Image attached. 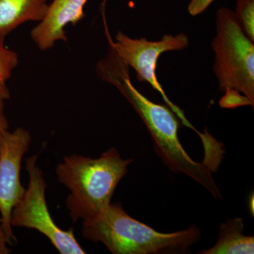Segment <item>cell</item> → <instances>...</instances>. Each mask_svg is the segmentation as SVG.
<instances>
[{
    "label": "cell",
    "mask_w": 254,
    "mask_h": 254,
    "mask_svg": "<svg viewBox=\"0 0 254 254\" xmlns=\"http://www.w3.org/2000/svg\"><path fill=\"white\" fill-rule=\"evenodd\" d=\"M215 0H190L188 6L189 13L195 16L202 14Z\"/></svg>",
    "instance_id": "obj_14"
},
{
    "label": "cell",
    "mask_w": 254,
    "mask_h": 254,
    "mask_svg": "<svg viewBox=\"0 0 254 254\" xmlns=\"http://www.w3.org/2000/svg\"><path fill=\"white\" fill-rule=\"evenodd\" d=\"M88 0H53L49 3L44 18L31 32L35 44L47 51L58 41H67L65 28L71 23L76 26L86 16L85 5Z\"/></svg>",
    "instance_id": "obj_8"
},
{
    "label": "cell",
    "mask_w": 254,
    "mask_h": 254,
    "mask_svg": "<svg viewBox=\"0 0 254 254\" xmlns=\"http://www.w3.org/2000/svg\"><path fill=\"white\" fill-rule=\"evenodd\" d=\"M243 219L237 218L221 224L218 242L201 254H253L254 237L244 235Z\"/></svg>",
    "instance_id": "obj_10"
},
{
    "label": "cell",
    "mask_w": 254,
    "mask_h": 254,
    "mask_svg": "<svg viewBox=\"0 0 254 254\" xmlns=\"http://www.w3.org/2000/svg\"><path fill=\"white\" fill-rule=\"evenodd\" d=\"M18 64L17 53L6 48L4 42L0 41V98L6 100L10 98L7 81Z\"/></svg>",
    "instance_id": "obj_11"
},
{
    "label": "cell",
    "mask_w": 254,
    "mask_h": 254,
    "mask_svg": "<svg viewBox=\"0 0 254 254\" xmlns=\"http://www.w3.org/2000/svg\"><path fill=\"white\" fill-rule=\"evenodd\" d=\"M225 95L222 97L220 100V105L222 108H235L240 106H247L252 105L247 97L241 93L240 92L233 88H227L224 91Z\"/></svg>",
    "instance_id": "obj_13"
},
{
    "label": "cell",
    "mask_w": 254,
    "mask_h": 254,
    "mask_svg": "<svg viewBox=\"0 0 254 254\" xmlns=\"http://www.w3.org/2000/svg\"><path fill=\"white\" fill-rule=\"evenodd\" d=\"M234 13L242 31L254 41V0H237Z\"/></svg>",
    "instance_id": "obj_12"
},
{
    "label": "cell",
    "mask_w": 254,
    "mask_h": 254,
    "mask_svg": "<svg viewBox=\"0 0 254 254\" xmlns=\"http://www.w3.org/2000/svg\"><path fill=\"white\" fill-rule=\"evenodd\" d=\"M50 0H0V41L18 26L44 18Z\"/></svg>",
    "instance_id": "obj_9"
},
{
    "label": "cell",
    "mask_w": 254,
    "mask_h": 254,
    "mask_svg": "<svg viewBox=\"0 0 254 254\" xmlns=\"http://www.w3.org/2000/svg\"><path fill=\"white\" fill-rule=\"evenodd\" d=\"M4 99L0 98V134L9 128V123L4 113Z\"/></svg>",
    "instance_id": "obj_15"
},
{
    "label": "cell",
    "mask_w": 254,
    "mask_h": 254,
    "mask_svg": "<svg viewBox=\"0 0 254 254\" xmlns=\"http://www.w3.org/2000/svg\"><path fill=\"white\" fill-rule=\"evenodd\" d=\"M86 240L101 242L114 254L184 253L200 239L199 229L192 226L173 233H160L125 211L121 203L83 220Z\"/></svg>",
    "instance_id": "obj_1"
},
{
    "label": "cell",
    "mask_w": 254,
    "mask_h": 254,
    "mask_svg": "<svg viewBox=\"0 0 254 254\" xmlns=\"http://www.w3.org/2000/svg\"><path fill=\"white\" fill-rule=\"evenodd\" d=\"M213 71L220 90L233 88L254 105V41L242 31L235 13L226 7L217 11Z\"/></svg>",
    "instance_id": "obj_4"
},
{
    "label": "cell",
    "mask_w": 254,
    "mask_h": 254,
    "mask_svg": "<svg viewBox=\"0 0 254 254\" xmlns=\"http://www.w3.org/2000/svg\"><path fill=\"white\" fill-rule=\"evenodd\" d=\"M105 24L110 46L128 67L135 70L138 81L149 83L161 95L168 108L178 117L182 123L201 136L202 133L196 131L190 125L184 112L169 99L156 76L157 63L160 55L166 52L187 48L190 44L187 35L185 33H179L175 36L167 34L160 41H149L144 38L133 39L123 32L118 31L113 41L108 33L106 23Z\"/></svg>",
    "instance_id": "obj_6"
},
{
    "label": "cell",
    "mask_w": 254,
    "mask_h": 254,
    "mask_svg": "<svg viewBox=\"0 0 254 254\" xmlns=\"http://www.w3.org/2000/svg\"><path fill=\"white\" fill-rule=\"evenodd\" d=\"M9 245L7 238L1 227H0V254H9L11 253V250L8 248Z\"/></svg>",
    "instance_id": "obj_16"
},
{
    "label": "cell",
    "mask_w": 254,
    "mask_h": 254,
    "mask_svg": "<svg viewBox=\"0 0 254 254\" xmlns=\"http://www.w3.org/2000/svg\"><path fill=\"white\" fill-rule=\"evenodd\" d=\"M31 143L29 131L21 127L13 132L5 130L0 134V227L9 245L16 242L11 225V212L26 191L20 173L23 155Z\"/></svg>",
    "instance_id": "obj_7"
},
{
    "label": "cell",
    "mask_w": 254,
    "mask_h": 254,
    "mask_svg": "<svg viewBox=\"0 0 254 254\" xmlns=\"http://www.w3.org/2000/svg\"><path fill=\"white\" fill-rule=\"evenodd\" d=\"M115 88L132 105L141 117L154 141L155 151L174 173L184 174L198 182L215 197L221 193L206 165L190 158L179 140V122L168 107L153 103L140 93L125 75L115 83Z\"/></svg>",
    "instance_id": "obj_3"
},
{
    "label": "cell",
    "mask_w": 254,
    "mask_h": 254,
    "mask_svg": "<svg viewBox=\"0 0 254 254\" xmlns=\"http://www.w3.org/2000/svg\"><path fill=\"white\" fill-rule=\"evenodd\" d=\"M36 161L37 155L26 159L29 182L22 198L11 212V226L33 229L41 232L60 254H86L78 243L72 228L62 230L53 221L46 200L47 184Z\"/></svg>",
    "instance_id": "obj_5"
},
{
    "label": "cell",
    "mask_w": 254,
    "mask_h": 254,
    "mask_svg": "<svg viewBox=\"0 0 254 254\" xmlns=\"http://www.w3.org/2000/svg\"><path fill=\"white\" fill-rule=\"evenodd\" d=\"M132 161L122 158L115 148L98 158L78 155L64 158L56 174L58 181L70 190L66 203L73 222L91 218L111 203L114 192Z\"/></svg>",
    "instance_id": "obj_2"
}]
</instances>
